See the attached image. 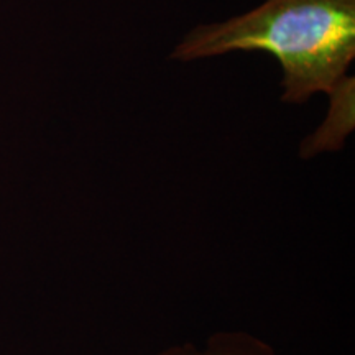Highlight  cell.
I'll return each instance as SVG.
<instances>
[{
  "mask_svg": "<svg viewBox=\"0 0 355 355\" xmlns=\"http://www.w3.org/2000/svg\"><path fill=\"white\" fill-rule=\"evenodd\" d=\"M332 104L326 122L311 135L303 145V157L339 150L345 137L354 130V79L345 78L344 83L331 94Z\"/></svg>",
  "mask_w": 355,
  "mask_h": 355,
  "instance_id": "cell-2",
  "label": "cell"
},
{
  "mask_svg": "<svg viewBox=\"0 0 355 355\" xmlns=\"http://www.w3.org/2000/svg\"><path fill=\"white\" fill-rule=\"evenodd\" d=\"M180 355H234V354L222 352V350H214V352H207V354H196L194 350H191V354H180Z\"/></svg>",
  "mask_w": 355,
  "mask_h": 355,
  "instance_id": "cell-3",
  "label": "cell"
},
{
  "mask_svg": "<svg viewBox=\"0 0 355 355\" xmlns=\"http://www.w3.org/2000/svg\"><path fill=\"white\" fill-rule=\"evenodd\" d=\"M230 51L272 55L283 71L282 101L332 94L355 58V0H266L224 24L199 25L171 53L194 61Z\"/></svg>",
  "mask_w": 355,
  "mask_h": 355,
  "instance_id": "cell-1",
  "label": "cell"
}]
</instances>
